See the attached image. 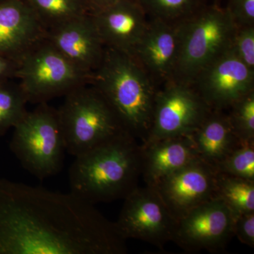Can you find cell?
Masks as SVG:
<instances>
[{"label":"cell","mask_w":254,"mask_h":254,"mask_svg":"<svg viewBox=\"0 0 254 254\" xmlns=\"http://www.w3.org/2000/svg\"><path fill=\"white\" fill-rule=\"evenodd\" d=\"M215 172L254 181V141L240 143L215 167Z\"/></svg>","instance_id":"24"},{"label":"cell","mask_w":254,"mask_h":254,"mask_svg":"<svg viewBox=\"0 0 254 254\" xmlns=\"http://www.w3.org/2000/svg\"><path fill=\"white\" fill-rule=\"evenodd\" d=\"M227 111L232 130L240 143L254 141V91L237 100Z\"/></svg>","instance_id":"23"},{"label":"cell","mask_w":254,"mask_h":254,"mask_svg":"<svg viewBox=\"0 0 254 254\" xmlns=\"http://www.w3.org/2000/svg\"><path fill=\"white\" fill-rule=\"evenodd\" d=\"M0 1H1V0H0Z\"/></svg>","instance_id":"30"},{"label":"cell","mask_w":254,"mask_h":254,"mask_svg":"<svg viewBox=\"0 0 254 254\" xmlns=\"http://www.w3.org/2000/svg\"><path fill=\"white\" fill-rule=\"evenodd\" d=\"M215 191L234 215L254 213V181L216 173Z\"/></svg>","instance_id":"20"},{"label":"cell","mask_w":254,"mask_h":254,"mask_svg":"<svg viewBox=\"0 0 254 254\" xmlns=\"http://www.w3.org/2000/svg\"><path fill=\"white\" fill-rule=\"evenodd\" d=\"M190 85L212 110L226 111L254 91V70L228 50L205 66Z\"/></svg>","instance_id":"11"},{"label":"cell","mask_w":254,"mask_h":254,"mask_svg":"<svg viewBox=\"0 0 254 254\" xmlns=\"http://www.w3.org/2000/svg\"><path fill=\"white\" fill-rule=\"evenodd\" d=\"M149 18L178 23L208 4V0H136Z\"/></svg>","instance_id":"21"},{"label":"cell","mask_w":254,"mask_h":254,"mask_svg":"<svg viewBox=\"0 0 254 254\" xmlns=\"http://www.w3.org/2000/svg\"><path fill=\"white\" fill-rule=\"evenodd\" d=\"M225 8L237 26H254V0H228Z\"/></svg>","instance_id":"26"},{"label":"cell","mask_w":254,"mask_h":254,"mask_svg":"<svg viewBox=\"0 0 254 254\" xmlns=\"http://www.w3.org/2000/svg\"><path fill=\"white\" fill-rule=\"evenodd\" d=\"M105 47L132 56L144 34L148 20L136 0H123L92 13Z\"/></svg>","instance_id":"15"},{"label":"cell","mask_w":254,"mask_h":254,"mask_svg":"<svg viewBox=\"0 0 254 254\" xmlns=\"http://www.w3.org/2000/svg\"><path fill=\"white\" fill-rule=\"evenodd\" d=\"M229 50L254 70V26H237Z\"/></svg>","instance_id":"25"},{"label":"cell","mask_w":254,"mask_h":254,"mask_svg":"<svg viewBox=\"0 0 254 254\" xmlns=\"http://www.w3.org/2000/svg\"><path fill=\"white\" fill-rule=\"evenodd\" d=\"M180 53L173 80L191 84L209 64L230 48L237 26L225 8L207 4L177 23Z\"/></svg>","instance_id":"4"},{"label":"cell","mask_w":254,"mask_h":254,"mask_svg":"<svg viewBox=\"0 0 254 254\" xmlns=\"http://www.w3.org/2000/svg\"><path fill=\"white\" fill-rule=\"evenodd\" d=\"M91 77L70 63L46 38L18 60L15 73L28 103L36 104L90 84Z\"/></svg>","instance_id":"7"},{"label":"cell","mask_w":254,"mask_h":254,"mask_svg":"<svg viewBox=\"0 0 254 254\" xmlns=\"http://www.w3.org/2000/svg\"><path fill=\"white\" fill-rule=\"evenodd\" d=\"M28 103L19 84L9 80L0 82V136H4L28 113Z\"/></svg>","instance_id":"22"},{"label":"cell","mask_w":254,"mask_h":254,"mask_svg":"<svg viewBox=\"0 0 254 254\" xmlns=\"http://www.w3.org/2000/svg\"><path fill=\"white\" fill-rule=\"evenodd\" d=\"M47 31L94 11L88 0H26Z\"/></svg>","instance_id":"19"},{"label":"cell","mask_w":254,"mask_h":254,"mask_svg":"<svg viewBox=\"0 0 254 254\" xmlns=\"http://www.w3.org/2000/svg\"><path fill=\"white\" fill-rule=\"evenodd\" d=\"M58 112L66 153L72 156L127 132L104 97L91 84L78 87L65 95Z\"/></svg>","instance_id":"5"},{"label":"cell","mask_w":254,"mask_h":254,"mask_svg":"<svg viewBox=\"0 0 254 254\" xmlns=\"http://www.w3.org/2000/svg\"><path fill=\"white\" fill-rule=\"evenodd\" d=\"M17 62L0 55V82L15 78Z\"/></svg>","instance_id":"28"},{"label":"cell","mask_w":254,"mask_h":254,"mask_svg":"<svg viewBox=\"0 0 254 254\" xmlns=\"http://www.w3.org/2000/svg\"><path fill=\"white\" fill-rule=\"evenodd\" d=\"M46 35V28L26 0L0 1V55L18 63Z\"/></svg>","instance_id":"16"},{"label":"cell","mask_w":254,"mask_h":254,"mask_svg":"<svg viewBox=\"0 0 254 254\" xmlns=\"http://www.w3.org/2000/svg\"><path fill=\"white\" fill-rule=\"evenodd\" d=\"M90 84L104 97L125 131L143 144L149 134L158 88L136 60L106 47Z\"/></svg>","instance_id":"3"},{"label":"cell","mask_w":254,"mask_h":254,"mask_svg":"<svg viewBox=\"0 0 254 254\" xmlns=\"http://www.w3.org/2000/svg\"><path fill=\"white\" fill-rule=\"evenodd\" d=\"M115 222L71 192L0 179V254H125Z\"/></svg>","instance_id":"1"},{"label":"cell","mask_w":254,"mask_h":254,"mask_svg":"<svg viewBox=\"0 0 254 254\" xmlns=\"http://www.w3.org/2000/svg\"><path fill=\"white\" fill-rule=\"evenodd\" d=\"M211 108L191 85L171 80L159 87L146 141L190 136Z\"/></svg>","instance_id":"8"},{"label":"cell","mask_w":254,"mask_h":254,"mask_svg":"<svg viewBox=\"0 0 254 254\" xmlns=\"http://www.w3.org/2000/svg\"><path fill=\"white\" fill-rule=\"evenodd\" d=\"M124 200L115 222L125 240L136 239L160 249L173 242L177 220L154 187L138 186Z\"/></svg>","instance_id":"9"},{"label":"cell","mask_w":254,"mask_h":254,"mask_svg":"<svg viewBox=\"0 0 254 254\" xmlns=\"http://www.w3.org/2000/svg\"><path fill=\"white\" fill-rule=\"evenodd\" d=\"M233 221L232 210L215 197L177 220L173 242L188 252H223L234 235Z\"/></svg>","instance_id":"10"},{"label":"cell","mask_w":254,"mask_h":254,"mask_svg":"<svg viewBox=\"0 0 254 254\" xmlns=\"http://www.w3.org/2000/svg\"><path fill=\"white\" fill-rule=\"evenodd\" d=\"M233 234L244 245L254 247V213L234 215Z\"/></svg>","instance_id":"27"},{"label":"cell","mask_w":254,"mask_h":254,"mask_svg":"<svg viewBox=\"0 0 254 254\" xmlns=\"http://www.w3.org/2000/svg\"><path fill=\"white\" fill-rule=\"evenodd\" d=\"M215 175L211 166L198 159L154 187L177 220L192 209L216 197Z\"/></svg>","instance_id":"12"},{"label":"cell","mask_w":254,"mask_h":254,"mask_svg":"<svg viewBox=\"0 0 254 254\" xmlns=\"http://www.w3.org/2000/svg\"><path fill=\"white\" fill-rule=\"evenodd\" d=\"M179 53L177 23L149 18L144 34L131 57L159 88L173 79Z\"/></svg>","instance_id":"13"},{"label":"cell","mask_w":254,"mask_h":254,"mask_svg":"<svg viewBox=\"0 0 254 254\" xmlns=\"http://www.w3.org/2000/svg\"><path fill=\"white\" fill-rule=\"evenodd\" d=\"M141 172V143L124 132L75 157L70 192L93 205L124 200L138 187Z\"/></svg>","instance_id":"2"},{"label":"cell","mask_w":254,"mask_h":254,"mask_svg":"<svg viewBox=\"0 0 254 254\" xmlns=\"http://www.w3.org/2000/svg\"><path fill=\"white\" fill-rule=\"evenodd\" d=\"M141 177L155 187L175 172L198 160L190 136L165 138L141 145Z\"/></svg>","instance_id":"17"},{"label":"cell","mask_w":254,"mask_h":254,"mask_svg":"<svg viewBox=\"0 0 254 254\" xmlns=\"http://www.w3.org/2000/svg\"><path fill=\"white\" fill-rule=\"evenodd\" d=\"M94 11L103 9L123 0H88Z\"/></svg>","instance_id":"29"},{"label":"cell","mask_w":254,"mask_h":254,"mask_svg":"<svg viewBox=\"0 0 254 254\" xmlns=\"http://www.w3.org/2000/svg\"><path fill=\"white\" fill-rule=\"evenodd\" d=\"M46 40L70 63L91 76L101 63L106 48L92 14L50 28Z\"/></svg>","instance_id":"14"},{"label":"cell","mask_w":254,"mask_h":254,"mask_svg":"<svg viewBox=\"0 0 254 254\" xmlns=\"http://www.w3.org/2000/svg\"><path fill=\"white\" fill-rule=\"evenodd\" d=\"M190 137L198 159L214 170L240 143L224 110H211Z\"/></svg>","instance_id":"18"},{"label":"cell","mask_w":254,"mask_h":254,"mask_svg":"<svg viewBox=\"0 0 254 254\" xmlns=\"http://www.w3.org/2000/svg\"><path fill=\"white\" fill-rule=\"evenodd\" d=\"M10 149L38 180L61 171L66 152L58 110L41 103L14 127Z\"/></svg>","instance_id":"6"}]
</instances>
